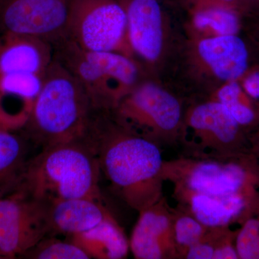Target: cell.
I'll return each mask as SVG.
<instances>
[{
  "mask_svg": "<svg viewBox=\"0 0 259 259\" xmlns=\"http://www.w3.org/2000/svg\"><path fill=\"white\" fill-rule=\"evenodd\" d=\"M83 141L95 155L101 177L138 212L163 196L161 148L117 123L110 111L94 110Z\"/></svg>",
  "mask_w": 259,
  "mask_h": 259,
  "instance_id": "cell-1",
  "label": "cell"
},
{
  "mask_svg": "<svg viewBox=\"0 0 259 259\" xmlns=\"http://www.w3.org/2000/svg\"><path fill=\"white\" fill-rule=\"evenodd\" d=\"M94 108L76 77L54 58L22 131L40 150L82 140Z\"/></svg>",
  "mask_w": 259,
  "mask_h": 259,
  "instance_id": "cell-2",
  "label": "cell"
},
{
  "mask_svg": "<svg viewBox=\"0 0 259 259\" xmlns=\"http://www.w3.org/2000/svg\"><path fill=\"white\" fill-rule=\"evenodd\" d=\"M100 166L83 140L40 150L29 161L17 190L49 206L88 198L103 202Z\"/></svg>",
  "mask_w": 259,
  "mask_h": 259,
  "instance_id": "cell-3",
  "label": "cell"
},
{
  "mask_svg": "<svg viewBox=\"0 0 259 259\" xmlns=\"http://www.w3.org/2000/svg\"><path fill=\"white\" fill-rule=\"evenodd\" d=\"M167 66L189 100L207 98L224 83L243 77L250 69L249 51L238 35H187L177 42Z\"/></svg>",
  "mask_w": 259,
  "mask_h": 259,
  "instance_id": "cell-4",
  "label": "cell"
},
{
  "mask_svg": "<svg viewBox=\"0 0 259 259\" xmlns=\"http://www.w3.org/2000/svg\"><path fill=\"white\" fill-rule=\"evenodd\" d=\"M54 49V58L82 85L94 110L111 111L149 76L139 61L123 53L86 51L68 38Z\"/></svg>",
  "mask_w": 259,
  "mask_h": 259,
  "instance_id": "cell-5",
  "label": "cell"
},
{
  "mask_svg": "<svg viewBox=\"0 0 259 259\" xmlns=\"http://www.w3.org/2000/svg\"><path fill=\"white\" fill-rule=\"evenodd\" d=\"M185 104L180 94L147 76L110 112L117 123L160 148H178Z\"/></svg>",
  "mask_w": 259,
  "mask_h": 259,
  "instance_id": "cell-6",
  "label": "cell"
},
{
  "mask_svg": "<svg viewBox=\"0 0 259 259\" xmlns=\"http://www.w3.org/2000/svg\"><path fill=\"white\" fill-rule=\"evenodd\" d=\"M238 154L185 156L163 160L161 177L172 185L217 196L243 195L253 180V175Z\"/></svg>",
  "mask_w": 259,
  "mask_h": 259,
  "instance_id": "cell-7",
  "label": "cell"
},
{
  "mask_svg": "<svg viewBox=\"0 0 259 259\" xmlns=\"http://www.w3.org/2000/svg\"><path fill=\"white\" fill-rule=\"evenodd\" d=\"M241 126L224 105L212 99L187 100L179 141L181 156L237 154Z\"/></svg>",
  "mask_w": 259,
  "mask_h": 259,
  "instance_id": "cell-8",
  "label": "cell"
},
{
  "mask_svg": "<svg viewBox=\"0 0 259 259\" xmlns=\"http://www.w3.org/2000/svg\"><path fill=\"white\" fill-rule=\"evenodd\" d=\"M66 38L86 51L131 56L127 16L120 0H69Z\"/></svg>",
  "mask_w": 259,
  "mask_h": 259,
  "instance_id": "cell-9",
  "label": "cell"
},
{
  "mask_svg": "<svg viewBox=\"0 0 259 259\" xmlns=\"http://www.w3.org/2000/svg\"><path fill=\"white\" fill-rule=\"evenodd\" d=\"M127 16L130 54L148 76L166 68L175 46L158 0H120Z\"/></svg>",
  "mask_w": 259,
  "mask_h": 259,
  "instance_id": "cell-10",
  "label": "cell"
},
{
  "mask_svg": "<svg viewBox=\"0 0 259 259\" xmlns=\"http://www.w3.org/2000/svg\"><path fill=\"white\" fill-rule=\"evenodd\" d=\"M51 236L48 206L16 190L0 198V257L16 258Z\"/></svg>",
  "mask_w": 259,
  "mask_h": 259,
  "instance_id": "cell-11",
  "label": "cell"
},
{
  "mask_svg": "<svg viewBox=\"0 0 259 259\" xmlns=\"http://www.w3.org/2000/svg\"><path fill=\"white\" fill-rule=\"evenodd\" d=\"M69 0H0V35L39 37L55 46L67 37Z\"/></svg>",
  "mask_w": 259,
  "mask_h": 259,
  "instance_id": "cell-12",
  "label": "cell"
},
{
  "mask_svg": "<svg viewBox=\"0 0 259 259\" xmlns=\"http://www.w3.org/2000/svg\"><path fill=\"white\" fill-rule=\"evenodd\" d=\"M130 250L136 259H178L173 233V208L164 196L139 212Z\"/></svg>",
  "mask_w": 259,
  "mask_h": 259,
  "instance_id": "cell-13",
  "label": "cell"
},
{
  "mask_svg": "<svg viewBox=\"0 0 259 259\" xmlns=\"http://www.w3.org/2000/svg\"><path fill=\"white\" fill-rule=\"evenodd\" d=\"M177 207L209 228H228L241 215L248 204L245 196L217 197L173 185Z\"/></svg>",
  "mask_w": 259,
  "mask_h": 259,
  "instance_id": "cell-14",
  "label": "cell"
},
{
  "mask_svg": "<svg viewBox=\"0 0 259 259\" xmlns=\"http://www.w3.org/2000/svg\"><path fill=\"white\" fill-rule=\"evenodd\" d=\"M54 59V46L47 40L28 35H0V74H46Z\"/></svg>",
  "mask_w": 259,
  "mask_h": 259,
  "instance_id": "cell-15",
  "label": "cell"
},
{
  "mask_svg": "<svg viewBox=\"0 0 259 259\" xmlns=\"http://www.w3.org/2000/svg\"><path fill=\"white\" fill-rule=\"evenodd\" d=\"M51 236L83 233L114 217L103 202L88 198L59 201L48 206Z\"/></svg>",
  "mask_w": 259,
  "mask_h": 259,
  "instance_id": "cell-16",
  "label": "cell"
},
{
  "mask_svg": "<svg viewBox=\"0 0 259 259\" xmlns=\"http://www.w3.org/2000/svg\"><path fill=\"white\" fill-rule=\"evenodd\" d=\"M35 147L22 131L0 128V198L18 190Z\"/></svg>",
  "mask_w": 259,
  "mask_h": 259,
  "instance_id": "cell-17",
  "label": "cell"
},
{
  "mask_svg": "<svg viewBox=\"0 0 259 259\" xmlns=\"http://www.w3.org/2000/svg\"><path fill=\"white\" fill-rule=\"evenodd\" d=\"M67 238L80 247L90 258H125L131 250L129 240L115 217Z\"/></svg>",
  "mask_w": 259,
  "mask_h": 259,
  "instance_id": "cell-18",
  "label": "cell"
},
{
  "mask_svg": "<svg viewBox=\"0 0 259 259\" xmlns=\"http://www.w3.org/2000/svg\"><path fill=\"white\" fill-rule=\"evenodd\" d=\"M190 7V15L185 25L187 35L215 37L239 33L243 14L240 10L219 3Z\"/></svg>",
  "mask_w": 259,
  "mask_h": 259,
  "instance_id": "cell-19",
  "label": "cell"
},
{
  "mask_svg": "<svg viewBox=\"0 0 259 259\" xmlns=\"http://www.w3.org/2000/svg\"><path fill=\"white\" fill-rule=\"evenodd\" d=\"M248 97L243 91L239 81H233L224 83L207 98L224 105L242 127L251 125L256 118V113Z\"/></svg>",
  "mask_w": 259,
  "mask_h": 259,
  "instance_id": "cell-20",
  "label": "cell"
},
{
  "mask_svg": "<svg viewBox=\"0 0 259 259\" xmlns=\"http://www.w3.org/2000/svg\"><path fill=\"white\" fill-rule=\"evenodd\" d=\"M209 228L190 214L176 207L173 208L174 239L179 258L183 259L186 251L207 235Z\"/></svg>",
  "mask_w": 259,
  "mask_h": 259,
  "instance_id": "cell-21",
  "label": "cell"
},
{
  "mask_svg": "<svg viewBox=\"0 0 259 259\" xmlns=\"http://www.w3.org/2000/svg\"><path fill=\"white\" fill-rule=\"evenodd\" d=\"M21 257L32 259H90L77 245L69 240L49 236L39 242Z\"/></svg>",
  "mask_w": 259,
  "mask_h": 259,
  "instance_id": "cell-22",
  "label": "cell"
},
{
  "mask_svg": "<svg viewBox=\"0 0 259 259\" xmlns=\"http://www.w3.org/2000/svg\"><path fill=\"white\" fill-rule=\"evenodd\" d=\"M236 248L239 258L258 259L259 219L250 218L236 238Z\"/></svg>",
  "mask_w": 259,
  "mask_h": 259,
  "instance_id": "cell-23",
  "label": "cell"
},
{
  "mask_svg": "<svg viewBox=\"0 0 259 259\" xmlns=\"http://www.w3.org/2000/svg\"><path fill=\"white\" fill-rule=\"evenodd\" d=\"M231 240V233L228 228H223L216 243L213 259L239 258L236 248L232 244Z\"/></svg>",
  "mask_w": 259,
  "mask_h": 259,
  "instance_id": "cell-24",
  "label": "cell"
},
{
  "mask_svg": "<svg viewBox=\"0 0 259 259\" xmlns=\"http://www.w3.org/2000/svg\"><path fill=\"white\" fill-rule=\"evenodd\" d=\"M239 82L248 96L253 100H259V68L248 69Z\"/></svg>",
  "mask_w": 259,
  "mask_h": 259,
  "instance_id": "cell-25",
  "label": "cell"
},
{
  "mask_svg": "<svg viewBox=\"0 0 259 259\" xmlns=\"http://www.w3.org/2000/svg\"><path fill=\"white\" fill-rule=\"evenodd\" d=\"M186 3L189 6L192 5L204 4V3H219L228 5L232 8L240 10L242 13L241 0H185Z\"/></svg>",
  "mask_w": 259,
  "mask_h": 259,
  "instance_id": "cell-26",
  "label": "cell"
},
{
  "mask_svg": "<svg viewBox=\"0 0 259 259\" xmlns=\"http://www.w3.org/2000/svg\"><path fill=\"white\" fill-rule=\"evenodd\" d=\"M243 13H259V0H241Z\"/></svg>",
  "mask_w": 259,
  "mask_h": 259,
  "instance_id": "cell-27",
  "label": "cell"
},
{
  "mask_svg": "<svg viewBox=\"0 0 259 259\" xmlns=\"http://www.w3.org/2000/svg\"><path fill=\"white\" fill-rule=\"evenodd\" d=\"M258 259H259V248H258Z\"/></svg>",
  "mask_w": 259,
  "mask_h": 259,
  "instance_id": "cell-28",
  "label": "cell"
},
{
  "mask_svg": "<svg viewBox=\"0 0 259 259\" xmlns=\"http://www.w3.org/2000/svg\"><path fill=\"white\" fill-rule=\"evenodd\" d=\"M0 128H2V127H0Z\"/></svg>",
  "mask_w": 259,
  "mask_h": 259,
  "instance_id": "cell-29",
  "label": "cell"
},
{
  "mask_svg": "<svg viewBox=\"0 0 259 259\" xmlns=\"http://www.w3.org/2000/svg\"><path fill=\"white\" fill-rule=\"evenodd\" d=\"M0 258H2L1 257H0Z\"/></svg>",
  "mask_w": 259,
  "mask_h": 259,
  "instance_id": "cell-30",
  "label": "cell"
}]
</instances>
